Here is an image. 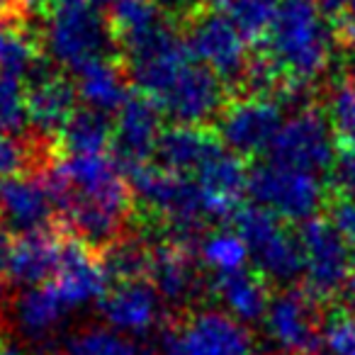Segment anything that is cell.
<instances>
[{"label":"cell","instance_id":"1","mask_svg":"<svg viewBox=\"0 0 355 355\" xmlns=\"http://www.w3.org/2000/svg\"><path fill=\"white\" fill-rule=\"evenodd\" d=\"M336 32L316 0H280L266 37V54L280 71L285 88L280 103L300 105L309 88L329 71Z\"/></svg>","mask_w":355,"mask_h":355},{"label":"cell","instance_id":"2","mask_svg":"<svg viewBox=\"0 0 355 355\" xmlns=\"http://www.w3.org/2000/svg\"><path fill=\"white\" fill-rule=\"evenodd\" d=\"M304 248V290L316 302H345L355 306V253L326 217L302 222Z\"/></svg>","mask_w":355,"mask_h":355},{"label":"cell","instance_id":"3","mask_svg":"<svg viewBox=\"0 0 355 355\" xmlns=\"http://www.w3.org/2000/svg\"><path fill=\"white\" fill-rule=\"evenodd\" d=\"M234 232L246 241L258 272L268 282L290 285L304 272V248L277 214L261 205H243L232 219Z\"/></svg>","mask_w":355,"mask_h":355},{"label":"cell","instance_id":"4","mask_svg":"<svg viewBox=\"0 0 355 355\" xmlns=\"http://www.w3.org/2000/svg\"><path fill=\"white\" fill-rule=\"evenodd\" d=\"M248 195L256 200V205L277 214L282 222H306L329 202L324 185L314 173L277 166L272 161L251 168Z\"/></svg>","mask_w":355,"mask_h":355},{"label":"cell","instance_id":"5","mask_svg":"<svg viewBox=\"0 0 355 355\" xmlns=\"http://www.w3.org/2000/svg\"><path fill=\"white\" fill-rule=\"evenodd\" d=\"M163 355H261L246 324L224 309H200L163 334Z\"/></svg>","mask_w":355,"mask_h":355},{"label":"cell","instance_id":"6","mask_svg":"<svg viewBox=\"0 0 355 355\" xmlns=\"http://www.w3.org/2000/svg\"><path fill=\"white\" fill-rule=\"evenodd\" d=\"M193 56L212 69L227 85H243L251 54H248L246 37L236 30L227 12L198 8L188 15V30H185Z\"/></svg>","mask_w":355,"mask_h":355},{"label":"cell","instance_id":"7","mask_svg":"<svg viewBox=\"0 0 355 355\" xmlns=\"http://www.w3.org/2000/svg\"><path fill=\"white\" fill-rule=\"evenodd\" d=\"M110 42H114L110 22L93 6L56 10L44 25V51L54 64L71 71L103 59Z\"/></svg>","mask_w":355,"mask_h":355},{"label":"cell","instance_id":"8","mask_svg":"<svg viewBox=\"0 0 355 355\" xmlns=\"http://www.w3.org/2000/svg\"><path fill=\"white\" fill-rule=\"evenodd\" d=\"M268 156L277 166L297 168V171L314 173V175L321 171H331L336 158V144L326 112L316 110L314 105L302 107L295 117L282 124Z\"/></svg>","mask_w":355,"mask_h":355},{"label":"cell","instance_id":"9","mask_svg":"<svg viewBox=\"0 0 355 355\" xmlns=\"http://www.w3.org/2000/svg\"><path fill=\"white\" fill-rule=\"evenodd\" d=\"M263 321L268 338L280 355H309L321 348V304L304 287H287L277 292Z\"/></svg>","mask_w":355,"mask_h":355},{"label":"cell","instance_id":"10","mask_svg":"<svg viewBox=\"0 0 355 355\" xmlns=\"http://www.w3.org/2000/svg\"><path fill=\"white\" fill-rule=\"evenodd\" d=\"M156 105L173 122L202 127L219 119L227 110V83L212 69L193 59Z\"/></svg>","mask_w":355,"mask_h":355},{"label":"cell","instance_id":"11","mask_svg":"<svg viewBox=\"0 0 355 355\" xmlns=\"http://www.w3.org/2000/svg\"><path fill=\"white\" fill-rule=\"evenodd\" d=\"M282 124L280 100L248 95L227 105L219 117V139L236 156H258L270 151Z\"/></svg>","mask_w":355,"mask_h":355},{"label":"cell","instance_id":"12","mask_svg":"<svg viewBox=\"0 0 355 355\" xmlns=\"http://www.w3.org/2000/svg\"><path fill=\"white\" fill-rule=\"evenodd\" d=\"M163 110L148 95L132 93L119 107L112 134V156L124 173L146 166L156 153L158 139L163 134Z\"/></svg>","mask_w":355,"mask_h":355},{"label":"cell","instance_id":"13","mask_svg":"<svg viewBox=\"0 0 355 355\" xmlns=\"http://www.w3.org/2000/svg\"><path fill=\"white\" fill-rule=\"evenodd\" d=\"M107 282L110 275L95 248L85 246L78 239H66L51 285L64 297L69 309L103 300L107 292Z\"/></svg>","mask_w":355,"mask_h":355},{"label":"cell","instance_id":"14","mask_svg":"<svg viewBox=\"0 0 355 355\" xmlns=\"http://www.w3.org/2000/svg\"><path fill=\"white\" fill-rule=\"evenodd\" d=\"M248 168L241 156L222 146L205 166L195 173L200 190L205 195V209L207 217L229 222L234 214L243 207L241 200L248 193Z\"/></svg>","mask_w":355,"mask_h":355},{"label":"cell","instance_id":"15","mask_svg":"<svg viewBox=\"0 0 355 355\" xmlns=\"http://www.w3.org/2000/svg\"><path fill=\"white\" fill-rule=\"evenodd\" d=\"M56 212L46 180L35 175H12L0 180V222L15 234L44 232Z\"/></svg>","mask_w":355,"mask_h":355},{"label":"cell","instance_id":"16","mask_svg":"<svg viewBox=\"0 0 355 355\" xmlns=\"http://www.w3.org/2000/svg\"><path fill=\"white\" fill-rule=\"evenodd\" d=\"M161 297L148 280L117 282L100 300V311L114 331L146 334L161 319Z\"/></svg>","mask_w":355,"mask_h":355},{"label":"cell","instance_id":"17","mask_svg":"<svg viewBox=\"0 0 355 355\" xmlns=\"http://www.w3.org/2000/svg\"><path fill=\"white\" fill-rule=\"evenodd\" d=\"M76 83L61 73H37L27 85L30 124L42 137H56L64 132L69 119L76 114Z\"/></svg>","mask_w":355,"mask_h":355},{"label":"cell","instance_id":"18","mask_svg":"<svg viewBox=\"0 0 355 355\" xmlns=\"http://www.w3.org/2000/svg\"><path fill=\"white\" fill-rule=\"evenodd\" d=\"M148 282L156 287L158 297L173 306L190 304L202 292L200 270L190 251L171 241H161L153 246Z\"/></svg>","mask_w":355,"mask_h":355},{"label":"cell","instance_id":"19","mask_svg":"<svg viewBox=\"0 0 355 355\" xmlns=\"http://www.w3.org/2000/svg\"><path fill=\"white\" fill-rule=\"evenodd\" d=\"M222 146V139L209 129L193 127V124H173L163 129L153 156L168 171L190 175V173H198L205 161L212 158Z\"/></svg>","mask_w":355,"mask_h":355},{"label":"cell","instance_id":"20","mask_svg":"<svg viewBox=\"0 0 355 355\" xmlns=\"http://www.w3.org/2000/svg\"><path fill=\"white\" fill-rule=\"evenodd\" d=\"M73 83L78 98L85 103V107L98 110V112H119L129 93V73L124 64H117L110 56L95 59L90 64L73 71Z\"/></svg>","mask_w":355,"mask_h":355},{"label":"cell","instance_id":"21","mask_svg":"<svg viewBox=\"0 0 355 355\" xmlns=\"http://www.w3.org/2000/svg\"><path fill=\"white\" fill-rule=\"evenodd\" d=\"M212 292L224 304V311L241 324L266 319L268 306L272 302L270 282L258 270H248V268L232 275H217L212 282Z\"/></svg>","mask_w":355,"mask_h":355},{"label":"cell","instance_id":"22","mask_svg":"<svg viewBox=\"0 0 355 355\" xmlns=\"http://www.w3.org/2000/svg\"><path fill=\"white\" fill-rule=\"evenodd\" d=\"M69 304L56 292L54 285L25 287L12 304V321L17 331L30 340H44L59 329L64 316L69 314Z\"/></svg>","mask_w":355,"mask_h":355},{"label":"cell","instance_id":"23","mask_svg":"<svg viewBox=\"0 0 355 355\" xmlns=\"http://www.w3.org/2000/svg\"><path fill=\"white\" fill-rule=\"evenodd\" d=\"M61 246H64V241H59L46 229L44 232H32L17 236L15 243H12L8 277L15 285L25 287L44 285L46 277L56 272V266H59L61 258Z\"/></svg>","mask_w":355,"mask_h":355},{"label":"cell","instance_id":"24","mask_svg":"<svg viewBox=\"0 0 355 355\" xmlns=\"http://www.w3.org/2000/svg\"><path fill=\"white\" fill-rule=\"evenodd\" d=\"M107 22L114 44L124 51L144 37L153 35L168 20L158 0H117L114 6H110Z\"/></svg>","mask_w":355,"mask_h":355},{"label":"cell","instance_id":"25","mask_svg":"<svg viewBox=\"0 0 355 355\" xmlns=\"http://www.w3.org/2000/svg\"><path fill=\"white\" fill-rule=\"evenodd\" d=\"M40 61V44L27 30L25 12H10L0 17V76H15L37 71Z\"/></svg>","mask_w":355,"mask_h":355},{"label":"cell","instance_id":"26","mask_svg":"<svg viewBox=\"0 0 355 355\" xmlns=\"http://www.w3.org/2000/svg\"><path fill=\"white\" fill-rule=\"evenodd\" d=\"M114 124L98 110L80 107L59 134V146L66 156H98L112 144Z\"/></svg>","mask_w":355,"mask_h":355},{"label":"cell","instance_id":"27","mask_svg":"<svg viewBox=\"0 0 355 355\" xmlns=\"http://www.w3.org/2000/svg\"><path fill=\"white\" fill-rule=\"evenodd\" d=\"M103 266L107 270L110 280L117 282H137L148 280L151 272V258L153 248L144 243V239L137 236H119L114 243H110L103 253Z\"/></svg>","mask_w":355,"mask_h":355},{"label":"cell","instance_id":"28","mask_svg":"<svg viewBox=\"0 0 355 355\" xmlns=\"http://www.w3.org/2000/svg\"><path fill=\"white\" fill-rule=\"evenodd\" d=\"M248 258H251V251L234 229L209 232L200 243V261L217 275H232V272L246 270Z\"/></svg>","mask_w":355,"mask_h":355},{"label":"cell","instance_id":"29","mask_svg":"<svg viewBox=\"0 0 355 355\" xmlns=\"http://www.w3.org/2000/svg\"><path fill=\"white\" fill-rule=\"evenodd\" d=\"M64 355H151L139 340L119 336L114 329L88 326L66 340Z\"/></svg>","mask_w":355,"mask_h":355},{"label":"cell","instance_id":"30","mask_svg":"<svg viewBox=\"0 0 355 355\" xmlns=\"http://www.w3.org/2000/svg\"><path fill=\"white\" fill-rule=\"evenodd\" d=\"M277 6L272 0H234L227 6V15L246 42H266L275 20Z\"/></svg>","mask_w":355,"mask_h":355},{"label":"cell","instance_id":"31","mask_svg":"<svg viewBox=\"0 0 355 355\" xmlns=\"http://www.w3.org/2000/svg\"><path fill=\"white\" fill-rule=\"evenodd\" d=\"M326 117L340 141L355 144V85L350 80H338L326 95Z\"/></svg>","mask_w":355,"mask_h":355},{"label":"cell","instance_id":"32","mask_svg":"<svg viewBox=\"0 0 355 355\" xmlns=\"http://www.w3.org/2000/svg\"><path fill=\"white\" fill-rule=\"evenodd\" d=\"M27 124V88L15 76H0V129L8 134H22Z\"/></svg>","mask_w":355,"mask_h":355},{"label":"cell","instance_id":"33","mask_svg":"<svg viewBox=\"0 0 355 355\" xmlns=\"http://www.w3.org/2000/svg\"><path fill=\"white\" fill-rule=\"evenodd\" d=\"M324 345L331 355H355V306H340L324 324Z\"/></svg>","mask_w":355,"mask_h":355},{"label":"cell","instance_id":"34","mask_svg":"<svg viewBox=\"0 0 355 355\" xmlns=\"http://www.w3.org/2000/svg\"><path fill=\"white\" fill-rule=\"evenodd\" d=\"M44 151H32L17 134H8L0 129V180L12 175H22L32 161H42Z\"/></svg>","mask_w":355,"mask_h":355},{"label":"cell","instance_id":"35","mask_svg":"<svg viewBox=\"0 0 355 355\" xmlns=\"http://www.w3.org/2000/svg\"><path fill=\"white\" fill-rule=\"evenodd\" d=\"M331 188L334 195L355 198V144L336 139V158L331 166Z\"/></svg>","mask_w":355,"mask_h":355},{"label":"cell","instance_id":"36","mask_svg":"<svg viewBox=\"0 0 355 355\" xmlns=\"http://www.w3.org/2000/svg\"><path fill=\"white\" fill-rule=\"evenodd\" d=\"M326 219L334 224V229L340 234V239L355 253V198L331 195L329 202H326Z\"/></svg>","mask_w":355,"mask_h":355},{"label":"cell","instance_id":"37","mask_svg":"<svg viewBox=\"0 0 355 355\" xmlns=\"http://www.w3.org/2000/svg\"><path fill=\"white\" fill-rule=\"evenodd\" d=\"M12 239L6 229L0 227V277L8 275V268H10V256H12Z\"/></svg>","mask_w":355,"mask_h":355},{"label":"cell","instance_id":"38","mask_svg":"<svg viewBox=\"0 0 355 355\" xmlns=\"http://www.w3.org/2000/svg\"><path fill=\"white\" fill-rule=\"evenodd\" d=\"M316 3H319L321 12H324V17L331 22V25L343 15L345 6H348V0H316Z\"/></svg>","mask_w":355,"mask_h":355},{"label":"cell","instance_id":"39","mask_svg":"<svg viewBox=\"0 0 355 355\" xmlns=\"http://www.w3.org/2000/svg\"><path fill=\"white\" fill-rule=\"evenodd\" d=\"M158 3L166 6L168 10H188V15L198 10V8H202L200 6V0H158Z\"/></svg>","mask_w":355,"mask_h":355},{"label":"cell","instance_id":"40","mask_svg":"<svg viewBox=\"0 0 355 355\" xmlns=\"http://www.w3.org/2000/svg\"><path fill=\"white\" fill-rule=\"evenodd\" d=\"M345 80L355 85V42L345 46Z\"/></svg>","mask_w":355,"mask_h":355},{"label":"cell","instance_id":"41","mask_svg":"<svg viewBox=\"0 0 355 355\" xmlns=\"http://www.w3.org/2000/svg\"><path fill=\"white\" fill-rule=\"evenodd\" d=\"M117 0H88V6H93V8H98V6H114Z\"/></svg>","mask_w":355,"mask_h":355},{"label":"cell","instance_id":"42","mask_svg":"<svg viewBox=\"0 0 355 355\" xmlns=\"http://www.w3.org/2000/svg\"><path fill=\"white\" fill-rule=\"evenodd\" d=\"M0 355H20L15 348H10V345H6V343H0Z\"/></svg>","mask_w":355,"mask_h":355},{"label":"cell","instance_id":"43","mask_svg":"<svg viewBox=\"0 0 355 355\" xmlns=\"http://www.w3.org/2000/svg\"><path fill=\"white\" fill-rule=\"evenodd\" d=\"M212 6H217V8H227L229 3H234V0H209Z\"/></svg>","mask_w":355,"mask_h":355},{"label":"cell","instance_id":"44","mask_svg":"<svg viewBox=\"0 0 355 355\" xmlns=\"http://www.w3.org/2000/svg\"><path fill=\"white\" fill-rule=\"evenodd\" d=\"M8 15V0H0V17Z\"/></svg>","mask_w":355,"mask_h":355},{"label":"cell","instance_id":"45","mask_svg":"<svg viewBox=\"0 0 355 355\" xmlns=\"http://www.w3.org/2000/svg\"><path fill=\"white\" fill-rule=\"evenodd\" d=\"M309 355H331V353H329V350H321L319 348V350H314V353H309Z\"/></svg>","mask_w":355,"mask_h":355}]
</instances>
